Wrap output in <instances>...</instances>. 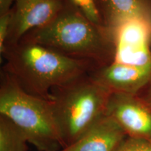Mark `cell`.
Masks as SVG:
<instances>
[{
	"instance_id": "6da1fadb",
	"label": "cell",
	"mask_w": 151,
	"mask_h": 151,
	"mask_svg": "<svg viewBox=\"0 0 151 151\" xmlns=\"http://www.w3.org/2000/svg\"><path fill=\"white\" fill-rule=\"evenodd\" d=\"M20 41L89 61L97 67L111 63L116 53L115 34L105 26L92 22L71 0L66 1L51 22L32 30Z\"/></svg>"
},
{
	"instance_id": "7a4b0ae2",
	"label": "cell",
	"mask_w": 151,
	"mask_h": 151,
	"mask_svg": "<svg viewBox=\"0 0 151 151\" xmlns=\"http://www.w3.org/2000/svg\"><path fill=\"white\" fill-rule=\"evenodd\" d=\"M3 58L4 71L14 76L26 91L46 99H50L52 89L69 83L97 68L89 61L22 41L7 47Z\"/></svg>"
},
{
	"instance_id": "3957f363",
	"label": "cell",
	"mask_w": 151,
	"mask_h": 151,
	"mask_svg": "<svg viewBox=\"0 0 151 151\" xmlns=\"http://www.w3.org/2000/svg\"><path fill=\"white\" fill-rule=\"evenodd\" d=\"M0 114L18 126L28 142L39 151H58L65 148L51 100L27 92L4 70L0 86Z\"/></svg>"
},
{
	"instance_id": "277c9868",
	"label": "cell",
	"mask_w": 151,
	"mask_h": 151,
	"mask_svg": "<svg viewBox=\"0 0 151 151\" xmlns=\"http://www.w3.org/2000/svg\"><path fill=\"white\" fill-rule=\"evenodd\" d=\"M111 94L89 73L51 90L50 100L65 147L105 116Z\"/></svg>"
},
{
	"instance_id": "5b68a950",
	"label": "cell",
	"mask_w": 151,
	"mask_h": 151,
	"mask_svg": "<svg viewBox=\"0 0 151 151\" xmlns=\"http://www.w3.org/2000/svg\"><path fill=\"white\" fill-rule=\"evenodd\" d=\"M106 115L127 137L151 140V108L138 94L111 92Z\"/></svg>"
},
{
	"instance_id": "8992f818",
	"label": "cell",
	"mask_w": 151,
	"mask_h": 151,
	"mask_svg": "<svg viewBox=\"0 0 151 151\" xmlns=\"http://www.w3.org/2000/svg\"><path fill=\"white\" fill-rule=\"evenodd\" d=\"M89 74L111 92L138 94L151 81V60L143 62L113 60Z\"/></svg>"
},
{
	"instance_id": "52a82bcc",
	"label": "cell",
	"mask_w": 151,
	"mask_h": 151,
	"mask_svg": "<svg viewBox=\"0 0 151 151\" xmlns=\"http://www.w3.org/2000/svg\"><path fill=\"white\" fill-rule=\"evenodd\" d=\"M67 0H16L7 47L18 43L24 36L48 24L59 14Z\"/></svg>"
},
{
	"instance_id": "ba28073f",
	"label": "cell",
	"mask_w": 151,
	"mask_h": 151,
	"mask_svg": "<svg viewBox=\"0 0 151 151\" xmlns=\"http://www.w3.org/2000/svg\"><path fill=\"white\" fill-rule=\"evenodd\" d=\"M104 25L116 34L124 24L140 22L151 27V0H95Z\"/></svg>"
},
{
	"instance_id": "9c48e42d",
	"label": "cell",
	"mask_w": 151,
	"mask_h": 151,
	"mask_svg": "<svg viewBox=\"0 0 151 151\" xmlns=\"http://www.w3.org/2000/svg\"><path fill=\"white\" fill-rule=\"evenodd\" d=\"M127 135L105 115L72 144L58 151H115Z\"/></svg>"
},
{
	"instance_id": "30bf717a",
	"label": "cell",
	"mask_w": 151,
	"mask_h": 151,
	"mask_svg": "<svg viewBox=\"0 0 151 151\" xmlns=\"http://www.w3.org/2000/svg\"><path fill=\"white\" fill-rule=\"evenodd\" d=\"M26 135L6 117L0 116V151H27Z\"/></svg>"
},
{
	"instance_id": "8fae6325",
	"label": "cell",
	"mask_w": 151,
	"mask_h": 151,
	"mask_svg": "<svg viewBox=\"0 0 151 151\" xmlns=\"http://www.w3.org/2000/svg\"><path fill=\"white\" fill-rule=\"evenodd\" d=\"M71 1L92 22L100 25H104L95 0H71Z\"/></svg>"
},
{
	"instance_id": "7c38bea8",
	"label": "cell",
	"mask_w": 151,
	"mask_h": 151,
	"mask_svg": "<svg viewBox=\"0 0 151 151\" xmlns=\"http://www.w3.org/2000/svg\"><path fill=\"white\" fill-rule=\"evenodd\" d=\"M115 151H151V140L127 137Z\"/></svg>"
},
{
	"instance_id": "4fadbf2b",
	"label": "cell",
	"mask_w": 151,
	"mask_h": 151,
	"mask_svg": "<svg viewBox=\"0 0 151 151\" xmlns=\"http://www.w3.org/2000/svg\"><path fill=\"white\" fill-rule=\"evenodd\" d=\"M12 19L11 9L5 14H0V55L1 58L4 54L6 49V43L10 32Z\"/></svg>"
},
{
	"instance_id": "5bb4252c",
	"label": "cell",
	"mask_w": 151,
	"mask_h": 151,
	"mask_svg": "<svg viewBox=\"0 0 151 151\" xmlns=\"http://www.w3.org/2000/svg\"><path fill=\"white\" fill-rule=\"evenodd\" d=\"M140 97L151 108V81L138 93Z\"/></svg>"
},
{
	"instance_id": "9a60e30c",
	"label": "cell",
	"mask_w": 151,
	"mask_h": 151,
	"mask_svg": "<svg viewBox=\"0 0 151 151\" xmlns=\"http://www.w3.org/2000/svg\"><path fill=\"white\" fill-rule=\"evenodd\" d=\"M16 0H0V14H5L12 9Z\"/></svg>"
}]
</instances>
